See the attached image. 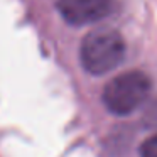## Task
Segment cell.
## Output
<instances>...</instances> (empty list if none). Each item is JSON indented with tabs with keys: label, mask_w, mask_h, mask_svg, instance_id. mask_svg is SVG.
Returning a JSON list of instances; mask_svg holds the SVG:
<instances>
[{
	"label": "cell",
	"mask_w": 157,
	"mask_h": 157,
	"mask_svg": "<svg viewBox=\"0 0 157 157\" xmlns=\"http://www.w3.org/2000/svg\"><path fill=\"white\" fill-rule=\"evenodd\" d=\"M144 123L149 128H157V98H154L144 110Z\"/></svg>",
	"instance_id": "277c9868"
},
{
	"label": "cell",
	"mask_w": 157,
	"mask_h": 157,
	"mask_svg": "<svg viewBox=\"0 0 157 157\" xmlns=\"http://www.w3.org/2000/svg\"><path fill=\"white\" fill-rule=\"evenodd\" d=\"M81 64L90 75H105L125 58V41L113 29H96L86 34L79 49Z\"/></svg>",
	"instance_id": "6da1fadb"
},
{
	"label": "cell",
	"mask_w": 157,
	"mask_h": 157,
	"mask_svg": "<svg viewBox=\"0 0 157 157\" xmlns=\"http://www.w3.org/2000/svg\"><path fill=\"white\" fill-rule=\"evenodd\" d=\"M113 0H58V10L68 24L86 25L112 12Z\"/></svg>",
	"instance_id": "3957f363"
},
{
	"label": "cell",
	"mask_w": 157,
	"mask_h": 157,
	"mask_svg": "<svg viewBox=\"0 0 157 157\" xmlns=\"http://www.w3.org/2000/svg\"><path fill=\"white\" fill-rule=\"evenodd\" d=\"M140 157H157V135H152L140 145Z\"/></svg>",
	"instance_id": "5b68a950"
},
{
	"label": "cell",
	"mask_w": 157,
	"mask_h": 157,
	"mask_svg": "<svg viewBox=\"0 0 157 157\" xmlns=\"http://www.w3.org/2000/svg\"><path fill=\"white\" fill-rule=\"evenodd\" d=\"M149 76L140 71H128L113 78L103 90V103L115 115H128L135 112L150 95Z\"/></svg>",
	"instance_id": "7a4b0ae2"
}]
</instances>
